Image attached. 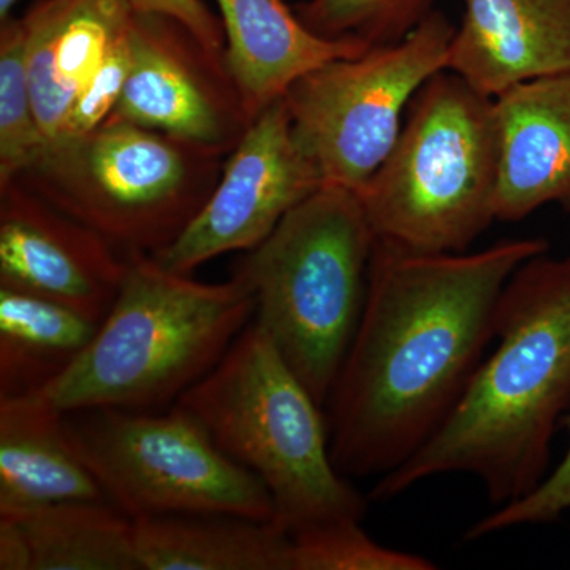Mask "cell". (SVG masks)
<instances>
[{
  "mask_svg": "<svg viewBox=\"0 0 570 570\" xmlns=\"http://www.w3.org/2000/svg\"><path fill=\"white\" fill-rule=\"evenodd\" d=\"M498 178L494 99L442 70L415 94L392 153L356 194L377 239L460 254L497 220Z\"/></svg>",
  "mask_w": 570,
  "mask_h": 570,
  "instance_id": "cell-6",
  "label": "cell"
},
{
  "mask_svg": "<svg viewBox=\"0 0 570 570\" xmlns=\"http://www.w3.org/2000/svg\"><path fill=\"white\" fill-rule=\"evenodd\" d=\"M134 532L141 570H291V534L275 520L145 517Z\"/></svg>",
  "mask_w": 570,
  "mask_h": 570,
  "instance_id": "cell-18",
  "label": "cell"
},
{
  "mask_svg": "<svg viewBox=\"0 0 570 570\" xmlns=\"http://www.w3.org/2000/svg\"><path fill=\"white\" fill-rule=\"evenodd\" d=\"M543 238L474 254H431L377 239L362 318L330 396L341 474L385 475L436 433L494 340L499 298Z\"/></svg>",
  "mask_w": 570,
  "mask_h": 570,
  "instance_id": "cell-1",
  "label": "cell"
},
{
  "mask_svg": "<svg viewBox=\"0 0 570 570\" xmlns=\"http://www.w3.org/2000/svg\"><path fill=\"white\" fill-rule=\"evenodd\" d=\"M127 3L137 13L160 14L178 22L212 55L220 56L224 51L223 24L204 0H127Z\"/></svg>",
  "mask_w": 570,
  "mask_h": 570,
  "instance_id": "cell-25",
  "label": "cell"
},
{
  "mask_svg": "<svg viewBox=\"0 0 570 570\" xmlns=\"http://www.w3.org/2000/svg\"><path fill=\"white\" fill-rule=\"evenodd\" d=\"M219 151L146 129L108 121L67 163L40 178L48 204L107 238L116 249L156 254L175 242L214 186L200 168Z\"/></svg>",
  "mask_w": 570,
  "mask_h": 570,
  "instance_id": "cell-9",
  "label": "cell"
},
{
  "mask_svg": "<svg viewBox=\"0 0 570 570\" xmlns=\"http://www.w3.org/2000/svg\"><path fill=\"white\" fill-rule=\"evenodd\" d=\"M176 404L262 480L288 534L365 517V499L333 461L321 404L254 321Z\"/></svg>",
  "mask_w": 570,
  "mask_h": 570,
  "instance_id": "cell-4",
  "label": "cell"
},
{
  "mask_svg": "<svg viewBox=\"0 0 570 570\" xmlns=\"http://www.w3.org/2000/svg\"><path fill=\"white\" fill-rule=\"evenodd\" d=\"M80 220L17 184L2 189L0 285L43 296L102 322L124 276L127 258Z\"/></svg>",
  "mask_w": 570,
  "mask_h": 570,
  "instance_id": "cell-12",
  "label": "cell"
},
{
  "mask_svg": "<svg viewBox=\"0 0 570 570\" xmlns=\"http://www.w3.org/2000/svg\"><path fill=\"white\" fill-rule=\"evenodd\" d=\"M45 159L29 78L28 31L22 18L0 29V189L36 174Z\"/></svg>",
  "mask_w": 570,
  "mask_h": 570,
  "instance_id": "cell-21",
  "label": "cell"
},
{
  "mask_svg": "<svg viewBox=\"0 0 570 570\" xmlns=\"http://www.w3.org/2000/svg\"><path fill=\"white\" fill-rule=\"evenodd\" d=\"M456 26L433 10L395 43L309 71L284 96L292 130L324 186L358 193L385 163L409 105L445 70Z\"/></svg>",
  "mask_w": 570,
  "mask_h": 570,
  "instance_id": "cell-8",
  "label": "cell"
},
{
  "mask_svg": "<svg viewBox=\"0 0 570 570\" xmlns=\"http://www.w3.org/2000/svg\"><path fill=\"white\" fill-rule=\"evenodd\" d=\"M376 242L358 194L322 186L234 275L254 296L255 324L322 407L362 318Z\"/></svg>",
  "mask_w": 570,
  "mask_h": 570,
  "instance_id": "cell-5",
  "label": "cell"
},
{
  "mask_svg": "<svg viewBox=\"0 0 570 570\" xmlns=\"http://www.w3.org/2000/svg\"><path fill=\"white\" fill-rule=\"evenodd\" d=\"M561 428L568 430L569 448L554 471L523 498L499 505L497 512L472 524L464 535L466 540L482 539L527 524L551 523L570 510V412L562 419Z\"/></svg>",
  "mask_w": 570,
  "mask_h": 570,
  "instance_id": "cell-24",
  "label": "cell"
},
{
  "mask_svg": "<svg viewBox=\"0 0 570 570\" xmlns=\"http://www.w3.org/2000/svg\"><path fill=\"white\" fill-rule=\"evenodd\" d=\"M494 216L520 223L547 205L570 213V71L520 82L494 99Z\"/></svg>",
  "mask_w": 570,
  "mask_h": 570,
  "instance_id": "cell-13",
  "label": "cell"
},
{
  "mask_svg": "<svg viewBox=\"0 0 570 570\" xmlns=\"http://www.w3.org/2000/svg\"><path fill=\"white\" fill-rule=\"evenodd\" d=\"M223 17L224 66L249 122L309 71L370 50L317 36L284 0H214Z\"/></svg>",
  "mask_w": 570,
  "mask_h": 570,
  "instance_id": "cell-16",
  "label": "cell"
},
{
  "mask_svg": "<svg viewBox=\"0 0 570 570\" xmlns=\"http://www.w3.org/2000/svg\"><path fill=\"white\" fill-rule=\"evenodd\" d=\"M130 13L127 0H39L22 17L33 108L45 140L41 165L58 149L71 107L102 66Z\"/></svg>",
  "mask_w": 570,
  "mask_h": 570,
  "instance_id": "cell-15",
  "label": "cell"
},
{
  "mask_svg": "<svg viewBox=\"0 0 570 570\" xmlns=\"http://www.w3.org/2000/svg\"><path fill=\"white\" fill-rule=\"evenodd\" d=\"M322 186L295 140L283 97L249 122L204 206L153 257L170 272L190 275L219 255L254 249Z\"/></svg>",
  "mask_w": 570,
  "mask_h": 570,
  "instance_id": "cell-10",
  "label": "cell"
},
{
  "mask_svg": "<svg viewBox=\"0 0 570 570\" xmlns=\"http://www.w3.org/2000/svg\"><path fill=\"white\" fill-rule=\"evenodd\" d=\"M0 570H32L28 540L10 517H0Z\"/></svg>",
  "mask_w": 570,
  "mask_h": 570,
  "instance_id": "cell-26",
  "label": "cell"
},
{
  "mask_svg": "<svg viewBox=\"0 0 570 570\" xmlns=\"http://www.w3.org/2000/svg\"><path fill=\"white\" fill-rule=\"evenodd\" d=\"M247 285L205 284L127 255V272L91 343L40 395L62 412L163 411L219 363L254 317Z\"/></svg>",
  "mask_w": 570,
  "mask_h": 570,
  "instance_id": "cell-3",
  "label": "cell"
},
{
  "mask_svg": "<svg viewBox=\"0 0 570 570\" xmlns=\"http://www.w3.org/2000/svg\"><path fill=\"white\" fill-rule=\"evenodd\" d=\"M100 322L0 285V397L40 393L91 343Z\"/></svg>",
  "mask_w": 570,
  "mask_h": 570,
  "instance_id": "cell-19",
  "label": "cell"
},
{
  "mask_svg": "<svg viewBox=\"0 0 570 570\" xmlns=\"http://www.w3.org/2000/svg\"><path fill=\"white\" fill-rule=\"evenodd\" d=\"M66 415L81 459L111 504L132 520L197 513L275 519L262 480L232 460L179 404L168 411L102 407Z\"/></svg>",
  "mask_w": 570,
  "mask_h": 570,
  "instance_id": "cell-7",
  "label": "cell"
},
{
  "mask_svg": "<svg viewBox=\"0 0 570 570\" xmlns=\"http://www.w3.org/2000/svg\"><path fill=\"white\" fill-rule=\"evenodd\" d=\"M10 519L24 532L32 570H140L134 520L111 502H61Z\"/></svg>",
  "mask_w": 570,
  "mask_h": 570,
  "instance_id": "cell-20",
  "label": "cell"
},
{
  "mask_svg": "<svg viewBox=\"0 0 570 570\" xmlns=\"http://www.w3.org/2000/svg\"><path fill=\"white\" fill-rule=\"evenodd\" d=\"M18 0H0V21L9 20L11 10L17 6Z\"/></svg>",
  "mask_w": 570,
  "mask_h": 570,
  "instance_id": "cell-27",
  "label": "cell"
},
{
  "mask_svg": "<svg viewBox=\"0 0 570 570\" xmlns=\"http://www.w3.org/2000/svg\"><path fill=\"white\" fill-rule=\"evenodd\" d=\"M108 501L75 448L67 415L43 395L0 397V515Z\"/></svg>",
  "mask_w": 570,
  "mask_h": 570,
  "instance_id": "cell-17",
  "label": "cell"
},
{
  "mask_svg": "<svg viewBox=\"0 0 570 570\" xmlns=\"http://www.w3.org/2000/svg\"><path fill=\"white\" fill-rule=\"evenodd\" d=\"M497 347L448 419L371 491L395 498L422 480L468 472L494 505L546 479L551 442L570 412V254L535 255L510 276L494 317Z\"/></svg>",
  "mask_w": 570,
  "mask_h": 570,
  "instance_id": "cell-2",
  "label": "cell"
},
{
  "mask_svg": "<svg viewBox=\"0 0 570 570\" xmlns=\"http://www.w3.org/2000/svg\"><path fill=\"white\" fill-rule=\"evenodd\" d=\"M497 99L520 82L570 71V0H464L448 67Z\"/></svg>",
  "mask_w": 570,
  "mask_h": 570,
  "instance_id": "cell-14",
  "label": "cell"
},
{
  "mask_svg": "<svg viewBox=\"0 0 570 570\" xmlns=\"http://www.w3.org/2000/svg\"><path fill=\"white\" fill-rule=\"evenodd\" d=\"M130 70L110 118L224 153L249 126L223 56L160 14L132 11Z\"/></svg>",
  "mask_w": 570,
  "mask_h": 570,
  "instance_id": "cell-11",
  "label": "cell"
},
{
  "mask_svg": "<svg viewBox=\"0 0 570 570\" xmlns=\"http://www.w3.org/2000/svg\"><path fill=\"white\" fill-rule=\"evenodd\" d=\"M419 554L381 546L360 521H337L291 534V570H430Z\"/></svg>",
  "mask_w": 570,
  "mask_h": 570,
  "instance_id": "cell-23",
  "label": "cell"
},
{
  "mask_svg": "<svg viewBox=\"0 0 570 570\" xmlns=\"http://www.w3.org/2000/svg\"><path fill=\"white\" fill-rule=\"evenodd\" d=\"M433 6L434 0H305L295 11L317 36L377 47L404 39Z\"/></svg>",
  "mask_w": 570,
  "mask_h": 570,
  "instance_id": "cell-22",
  "label": "cell"
}]
</instances>
